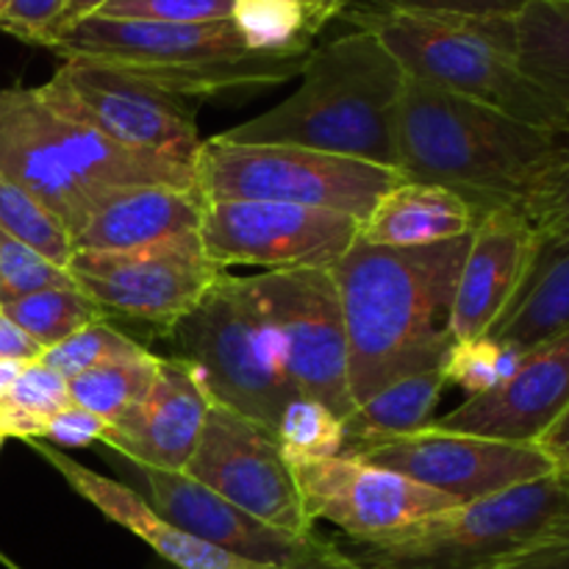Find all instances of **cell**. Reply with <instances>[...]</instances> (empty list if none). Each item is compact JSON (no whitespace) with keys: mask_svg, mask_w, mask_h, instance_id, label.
Masks as SVG:
<instances>
[{"mask_svg":"<svg viewBox=\"0 0 569 569\" xmlns=\"http://www.w3.org/2000/svg\"><path fill=\"white\" fill-rule=\"evenodd\" d=\"M470 237L426 248L356 239L331 267L348 328L353 406L400 378L442 370L456 348L453 300Z\"/></svg>","mask_w":569,"mask_h":569,"instance_id":"cell-1","label":"cell"},{"mask_svg":"<svg viewBox=\"0 0 569 569\" xmlns=\"http://www.w3.org/2000/svg\"><path fill=\"white\" fill-rule=\"evenodd\" d=\"M303 81L283 103L217 133L228 144H292L398 170L400 98L409 76L367 28L309 53Z\"/></svg>","mask_w":569,"mask_h":569,"instance_id":"cell-2","label":"cell"},{"mask_svg":"<svg viewBox=\"0 0 569 569\" xmlns=\"http://www.w3.org/2000/svg\"><path fill=\"white\" fill-rule=\"evenodd\" d=\"M0 176L33 194L72 239L126 189H198L194 164L109 142L56 111L39 87L0 89Z\"/></svg>","mask_w":569,"mask_h":569,"instance_id":"cell-3","label":"cell"},{"mask_svg":"<svg viewBox=\"0 0 569 569\" xmlns=\"http://www.w3.org/2000/svg\"><path fill=\"white\" fill-rule=\"evenodd\" d=\"M559 137L409 78L395 126L398 172L461 194L483 217L522 203Z\"/></svg>","mask_w":569,"mask_h":569,"instance_id":"cell-4","label":"cell"},{"mask_svg":"<svg viewBox=\"0 0 569 569\" xmlns=\"http://www.w3.org/2000/svg\"><path fill=\"white\" fill-rule=\"evenodd\" d=\"M64 61H94L178 98L278 87L300 76L309 53H259L237 22H139L89 17L50 42Z\"/></svg>","mask_w":569,"mask_h":569,"instance_id":"cell-5","label":"cell"},{"mask_svg":"<svg viewBox=\"0 0 569 569\" xmlns=\"http://www.w3.org/2000/svg\"><path fill=\"white\" fill-rule=\"evenodd\" d=\"M376 33L411 81L476 100L550 133H567L548 89L520 64L515 20H459L395 11H345Z\"/></svg>","mask_w":569,"mask_h":569,"instance_id":"cell-6","label":"cell"},{"mask_svg":"<svg viewBox=\"0 0 569 569\" xmlns=\"http://www.w3.org/2000/svg\"><path fill=\"white\" fill-rule=\"evenodd\" d=\"M569 539V472L453 506L398 533L350 542L372 569H509Z\"/></svg>","mask_w":569,"mask_h":569,"instance_id":"cell-7","label":"cell"},{"mask_svg":"<svg viewBox=\"0 0 569 569\" xmlns=\"http://www.w3.org/2000/svg\"><path fill=\"white\" fill-rule=\"evenodd\" d=\"M170 331L178 359L192 367L211 403L278 431L283 409L300 392L289 381L276 337L244 292L242 278L222 272L209 295Z\"/></svg>","mask_w":569,"mask_h":569,"instance_id":"cell-8","label":"cell"},{"mask_svg":"<svg viewBox=\"0 0 569 569\" xmlns=\"http://www.w3.org/2000/svg\"><path fill=\"white\" fill-rule=\"evenodd\" d=\"M398 170L292 144H228L211 137L194 156L203 200H272L367 220L400 183Z\"/></svg>","mask_w":569,"mask_h":569,"instance_id":"cell-9","label":"cell"},{"mask_svg":"<svg viewBox=\"0 0 569 569\" xmlns=\"http://www.w3.org/2000/svg\"><path fill=\"white\" fill-rule=\"evenodd\" d=\"M242 287L270 326L292 387L345 420L353 411L350 348L331 270L261 272Z\"/></svg>","mask_w":569,"mask_h":569,"instance_id":"cell-10","label":"cell"},{"mask_svg":"<svg viewBox=\"0 0 569 569\" xmlns=\"http://www.w3.org/2000/svg\"><path fill=\"white\" fill-rule=\"evenodd\" d=\"M39 92L56 111L126 150L194 164L203 144L187 100L114 67L64 61Z\"/></svg>","mask_w":569,"mask_h":569,"instance_id":"cell-11","label":"cell"},{"mask_svg":"<svg viewBox=\"0 0 569 569\" xmlns=\"http://www.w3.org/2000/svg\"><path fill=\"white\" fill-rule=\"evenodd\" d=\"M361 222L339 211L272 200H206L198 237L220 270H331L359 239Z\"/></svg>","mask_w":569,"mask_h":569,"instance_id":"cell-12","label":"cell"},{"mask_svg":"<svg viewBox=\"0 0 569 569\" xmlns=\"http://www.w3.org/2000/svg\"><path fill=\"white\" fill-rule=\"evenodd\" d=\"M67 272L103 311L172 328L226 270L206 256L198 233L133 250H76Z\"/></svg>","mask_w":569,"mask_h":569,"instance_id":"cell-13","label":"cell"},{"mask_svg":"<svg viewBox=\"0 0 569 569\" xmlns=\"http://www.w3.org/2000/svg\"><path fill=\"white\" fill-rule=\"evenodd\" d=\"M183 472L276 531L292 537L315 533L278 433L226 406L211 403Z\"/></svg>","mask_w":569,"mask_h":569,"instance_id":"cell-14","label":"cell"},{"mask_svg":"<svg viewBox=\"0 0 569 569\" xmlns=\"http://www.w3.org/2000/svg\"><path fill=\"white\" fill-rule=\"evenodd\" d=\"M353 459L398 472L465 506L556 472L537 445H511L472 433L422 428L353 453Z\"/></svg>","mask_w":569,"mask_h":569,"instance_id":"cell-15","label":"cell"},{"mask_svg":"<svg viewBox=\"0 0 569 569\" xmlns=\"http://www.w3.org/2000/svg\"><path fill=\"white\" fill-rule=\"evenodd\" d=\"M289 461L306 517L311 522H331L350 542L383 539L459 506L448 495L433 492L398 472L381 470L353 456Z\"/></svg>","mask_w":569,"mask_h":569,"instance_id":"cell-16","label":"cell"},{"mask_svg":"<svg viewBox=\"0 0 569 569\" xmlns=\"http://www.w3.org/2000/svg\"><path fill=\"white\" fill-rule=\"evenodd\" d=\"M569 406V333L526 353L500 387L472 395L431 428L511 445H539Z\"/></svg>","mask_w":569,"mask_h":569,"instance_id":"cell-17","label":"cell"},{"mask_svg":"<svg viewBox=\"0 0 569 569\" xmlns=\"http://www.w3.org/2000/svg\"><path fill=\"white\" fill-rule=\"evenodd\" d=\"M211 398L187 361L159 359L148 395L109 428L103 442L133 467L187 470L203 433Z\"/></svg>","mask_w":569,"mask_h":569,"instance_id":"cell-18","label":"cell"},{"mask_svg":"<svg viewBox=\"0 0 569 569\" xmlns=\"http://www.w3.org/2000/svg\"><path fill=\"white\" fill-rule=\"evenodd\" d=\"M137 470L142 472L150 489L148 503L167 522L211 548L250 561V565H281L317 539V533L292 537V533L264 526L248 511L237 509L226 498L211 492L209 487L194 481L187 472L156 470V467H137Z\"/></svg>","mask_w":569,"mask_h":569,"instance_id":"cell-19","label":"cell"},{"mask_svg":"<svg viewBox=\"0 0 569 569\" xmlns=\"http://www.w3.org/2000/svg\"><path fill=\"white\" fill-rule=\"evenodd\" d=\"M537 233L520 209H495L481 217L470 237L453 300L456 345L476 342L492 331L520 287Z\"/></svg>","mask_w":569,"mask_h":569,"instance_id":"cell-20","label":"cell"},{"mask_svg":"<svg viewBox=\"0 0 569 569\" xmlns=\"http://www.w3.org/2000/svg\"><path fill=\"white\" fill-rule=\"evenodd\" d=\"M31 445L37 453H42L48 459V465L64 478L72 487V492L81 495L83 500L94 506L103 517H109L111 522L122 526L126 531H131L133 537L142 539L150 550H153L159 559H164L167 565L176 569H261V565H250V561L237 559V556L226 553V550H217L211 545L200 542V539L189 537L181 528H176L172 522H167L148 500L139 492H133L131 487L120 481H111V478L100 476V472L89 470V467L78 465L70 456L59 453L56 448H50L44 439H31Z\"/></svg>","mask_w":569,"mask_h":569,"instance_id":"cell-21","label":"cell"},{"mask_svg":"<svg viewBox=\"0 0 569 569\" xmlns=\"http://www.w3.org/2000/svg\"><path fill=\"white\" fill-rule=\"evenodd\" d=\"M203 194L183 187H133L114 194L83 231L72 239L76 250H133L170 239L192 237L203 217Z\"/></svg>","mask_w":569,"mask_h":569,"instance_id":"cell-22","label":"cell"},{"mask_svg":"<svg viewBox=\"0 0 569 569\" xmlns=\"http://www.w3.org/2000/svg\"><path fill=\"white\" fill-rule=\"evenodd\" d=\"M565 333H569V237H537L526 276L487 337L531 353Z\"/></svg>","mask_w":569,"mask_h":569,"instance_id":"cell-23","label":"cell"},{"mask_svg":"<svg viewBox=\"0 0 569 569\" xmlns=\"http://www.w3.org/2000/svg\"><path fill=\"white\" fill-rule=\"evenodd\" d=\"M481 214L461 194L437 183L400 181L361 222L359 239L383 248H426L476 231Z\"/></svg>","mask_w":569,"mask_h":569,"instance_id":"cell-24","label":"cell"},{"mask_svg":"<svg viewBox=\"0 0 569 569\" xmlns=\"http://www.w3.org/2000/svg\"><path fill=\"white\" fill-rule=\"evenodd\" d=\"M448 387V372L431 370L420 376L400 378L381 392L353 406L342 420V453L353 456L359 450L376 448L389 439L409 437L433 422V409Z\"/></svg>","mask_w":569,"mask_h":569,"instance_id":"cell-25","label":"cell"},{"mask_svg":"<svg viewBox=\"0 0 569 569\" xmlns=\"http://www.w3.org/2000/svg\"><path fill=\"white\" fill-rule=\"evenodd\" d=\"M520 64L559 103L569 131V0H533L515 17Z\"/></svg>","mask_w":569,"mask_h":569,"instance_id":"cell-26","label":"cell"},{"mask_svg":"<svg viewBox=\"0 0 569 569\" xmlns=\"http://www.w3.org/2000/svg\"><path fill=\"white\" fill-rule=\"evenodd\" d=\"M231 20L259 53L300 56L315 50V37L331 17L298 0H237Z\"/></svg>","mask_w":569,"mask_h":569,"instance_id":"cell-27","label":"cell"},{"mask_svg":"<svg viewBox=\"0 0 569 569\" xmlns=\"http://www.w3.org/2000/svg\"><path fill=\"white\" fill-rule=\"evenodd\" d=\"M159 359L161 356L142 350L131 359L109 361V365L81 372L70 378V403L103 417L111 428L148 395L159 370Z\"/></svg>","mask_w":569,"mask_h":569,"instance_id":"cell-28","label":"cell"},{"mask_svg":"<svg viewBox=\"0 0 569 569\" xmlns=\"http://www.w3.org/2000/svg\"><path fill=\"white\" fill-rule=\"evenodd\" d=\"M0 311L44 350L64 342L67 337L92 326V322L106 320V311L78 287H53L14 300H3Z\"/></svg>","mask_w":569,"mask_h":569,"instance_id":"cell-29","label":"cell"},{"mask_svg":"<svg viewBox=\"0 0 569 569\" xmlns=\"http://www.w3.org/2000/svg\"><path fill=\"white\" fill-rule=\"evenodd\" d=\"M0 231L14 237L17 242L28 244L64 270L76 253L70 231L33 194H28L26 189L3 176H0Z\"/></svg>","mask_w":569,"mask_h":569,"instance_id":"cell-30","label":"cell"},{"mask_svg":"<svg viewBox=\"0 0 569 569\" xmlns=\"http://www.w3.org/2000/svg\"><path fill=\"white\" fill-rule=\"evenodd\" d=\"M517 209L537 237H569V131L561 133L553 156Z\"/></svg>","mask_w":569,"mask_h":569,"instance_id":"cell-31","label":"cell"},{"mask_svg":"<svg viewBox=\"0 0 569 569\" xmlns=\"http://www.w3.org/2000/svg\"><path fill=\"white\" fill-rule=\"evenodd\" d=\"M142 345H137L131 337H126V333L117 331L114 326L100 320L81 328V331L72 333V337H67L64 342L44 350L39 361L53 367L59 376H64L67 381H70V378L81 376V372L103 367L109 365V361L131 359V356L142 353Z\"/></svg>","mask_w":569,"mask_h":569,"instance_id":"cell-32","label":"cell"},{"mask_svg":"<svg viewBox=\"0 0 569 569\" xmlns=\"http://www.w3.org/2000/svg\"><path fill=\"white\" fill-rule=\"evenodd\" d=\"M278 442L289 459L342 453V420L311 398H295L278 420Z\"/></svg>","mask_w":569,"mask_h":569,"instance_id":"cell-33","label":"cell"},{"mask_svg":"<svg viewBox=\"0 0 569 569\" xmlns=\"http://www.w3.org/2000/svg\"><path fill=\"white\" fill-rule=\"evenodd\" d=\"M522 359L526 353L520 350L483 337L476 342L456 345L445 372H448V383H456L465 389L467 398H472V395H483L500 387L520 367Z\"/></svg>","mask_w":569,"mask_h":569,"instance_id":"cell-34","label":"cell"},{"mask_svg":"<svg viewBox=\"0 0 569 569\" xmlns=\"http://www.w3.org/2000/svg\"><path fill=\"white\" fill-rule=\"evenodd\" d=\"M53 287H76L64 267H56L37 250L0 231V303Z\"/></svg>","mask_w":569,"mask_h":569,"instance_id":"cell-35","label":"cell"},{"mask_svg":"<svg viewBox=\"0 0 569 569\" xmlns=\"http://www.w3.org/2000/svg\"><path fill=\"white\" fill-rule=\"evenodd\" d=\"M533 0H353L348 11H395L459 20H515Z\"/></svg>","mask_w":569,"mask_h":569,"instance_id":"cell-36","label":"cell"},{"mask_svg":"<svg viewBox=\"0 0 569 569\" xmlns=\"http://www.w3.org/2000/svg\"><path fill=\"white\" fill-rule=\"evenodd\" d=\"M233 3L237 0H109L94 17L139 22H211L228 20Z\"/></svg>","mask_w":569,"mask_h":569,"instance_id":"cell-37","label":"cell"},{"mask_svg":"<svg viewBox=\"0 0 569 569\" xmlns=\"http://www.w3.org/2000/svg\"><path fill=\"white\" fill-rule=\"evenodd\" d=\"M6 403L48 420L50 415L70 406V381L64 376H59L53 367L42 365V361H31L17 376L14 387L6 395Z\"/></svg>","mask_w":569,"mask_h":569,"instance_id":"cell-38","label":"cell"},{"mask_svg":"<svg viewBox=\"0 0 569 569\" xmlns=\"http://www.w3.org/2000/svg\"><path fill=\"white\" fill-rule=\"evenodd\" d=\"M67 0H9L0 11V31L22 42L50 48L61 28Z\"/></svg>","mask_w":569,"mask_h":569,"instance_id":"cell-39","label":"cell"},{"mask_svg":"<svg viewBox=\"0 0 569 569\" xmlns=\"http://www.w3.org/2000/svg\"><path fill=\"white\" fill-rule=\"evenodd\" d=\"M106 433H109V422L103 417L70 403L44 420L42 439H50L56 448H89L94 442H103Z\"/></svg>","mask_w":569,"mask_h":569,"instance_id":"cell-40","label":"cell"},{"mask_svg":"<svg viewBox=\"0 0 569 569\" xmlns=\"http://www.w3.org/2000/svg\"><path fill=\"white\" fill-rule=\"evenodd\" d=\"M261 569H372L361 561H356L348 550L337 548V545L326 542V539L317 537L309 548L300 550L292 559L281 561V565H270Z\"/></svg>","mask_w":569,"mask_h":569,"instance_id":"cell-41","label":"cell"},{"mask_svg":"<svg viewBox=\"0 0 569 569\" xmlns=\"http://www.w3.org/2000/svg\"><path fill=\"white\" fill-rule=\"evenodd\" d=\"M44 348L33 342L17 322L0 311V361H17V365H31L42 359Z\"/></svg>","mask_w":569,"mask_h":569,"instance_id":"cell-42","label":"cell"},{"mask_svg":"<svg viewBox=\"0 0 569 569\" xmlns=\"http://www.w3.org/2000/svg\"><path fill=\"white\" fill-rule=\"evenodd\" d=\"M509 569H569V539L561 545H553V548L539 550L531 559L520 561V565Z\"/></svg>","mask_w":569,"mask_h":569,"instance_id":"cell-43","label":"cell"},{"mask_svg":"<svg viewBox=\"0 0 569 569\" xmlns=\"http://www.w3.org/2000/svg\"><path fill=\"white\" fill-rule=\"evenodd\" d=\"M106 3H109V0H67V9H64V17H61L59 33L67 31L70 26H76V22L100 14V9H103ZM59 33H56V37H59Z\"/></svg>","mask_w":569,"mask_h":569,"instance_id":"cell-44","label":"cell"},{"mask_svg":"<svg viewBox=\"0 0 569 569\" xmlns=\"http://www.w3.org/2000/svg\"><path fill=\"white\" fill-rule=\"evenodd\" d=\"M542 453L548 456L550 461H553V467L559 472H569V437L559 439V442L548 445V448H542Z\"/></svg>","mask_w":569,"mask_h":569,"instance_id":"cell-45","label":"cell"},{"mask_svg":"<svg viewBox=\"0 0 569 569\" xmlns=\"http://www.w3.org/2000/svg\"><path fill=\"white\" fill-rule=\"evenodd\" d=\"M298 3L311 6V9L322 11V14H328L333 20L337 14H345L353 6V0H298Z\"/></svg>","mask_w":569,"mask_h":569,"instance_id":"cell-46","label":"cell"},{"mask_svg":"<svg viewBox=\"0 0 569 569\" xmlns=\"http://www.w3.org/2000/svg\"><path fill=\"white\" fill-rule=\"evenodd\" d=\"M22 367L26 365H17V361H0V400H6V395L11 392V387H14Z\"/></svg>","mask_w":569,"mask_h":569,"instance_id":"cell-47","label":"cell"},{"mask_svg":"<svg viewBox=\"0 0 569 569\" xmlns=\"http://www.w3.org/2000/svg\"><path fill=\"white\" fill-rule=\"evenodd\" d=\"M565 437H569V406H567V409H565V415H561L559 420H556V426L550 428V431L545 433L542 439H539V445H537V448L542 450V448H548V445L559 442V439H565Z\"/></svg>","mask_w":569,"mask_h":569,"instance_id":"cell-48","label":"cell"},{"mask_svg":"<svg viewBox=\"0 0 569 569\" xmlns=\"http://www.w3.org/2000/svg\"><path fill=\"white\" fill-rule=\"evenodd\" d=\"M6 3H9V0H0V11H3V9H6Z\"/></svg>","mask_w":569,"mask_h":569,"instance_id":"cell-49","label":"cell"},{"mask_svg":"<svg viewBox=\"0 0 569 569\" xmlns=\"http://www.w3.org/2000/svg\"><path fill=\"white\" fill-rule=\"evenodd\" d=\"M3 442H6V439H3V437H0V448H3Z\"/></svg>","mask_w":569,"mask_h":569,"instance_id":"cell-50","label":"cell"}]
</instances>
